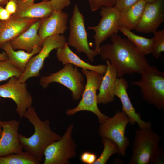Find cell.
I'll return each instance as SVG.
<instances>
[{
	"label": "cell",
	"instance_id": "cell-5",
	"mask_svg": "<svg viewBox=\"0 0 164 164\" xmlns=\"http://www.w3.org/2000/svg\"><path fill=\"white\" fill-rule=\"evenodd\" d=\"M81 71L87 79L82 98L75 108L67 109L66 113L68 116H72L81 111H89L95 114L99 123L102 124L109 117L100 111L97 100V91L99 90L104 74L85 69H82Z\"/></svg>",
	"mask_w": 164,
	"mask_h": 164
},
{
	"label": "cell",
	"instance_id": "cell-27",
	"mask_svg": "<svg viewBox=\"0 0 164 164\" xmlns=\"http://www.w3.org/2000/svg\"><path fill=\"white\" fill-rule=\"evenodd\" d=\"M22 72L8 60H0V82L6 81L12 77L19 78Z\"/></svg>",
	"mask_w": 164,
	"mask_h": 164
},
{
	"label": "cell",
	"instance_id": "cell-15",
	"mask_svg": "<svg viewBox=\"0 0 164 164\" xmlns=\"http://www.w3.org/2000/svg\"><path fill=\"white\" fill-rule=\"evenodd\" d=\"M128 87L127 81L123 77L118 78L115 81L114 93L115 96L120 99L122 104V111L127 115L129 119V123L133 125L137 123L140 128L151 127L150 122L142 120L140 114L136 112L132 105L127 92Z\"/></svg>",
	"mask_w": 164,
	"mask_h": 164
},
{
	"label": "cell",
	"instance_id": "cell-28",
	"mask_svg": "<svg viewBox=\"0 0 164 164\" xmlns=\"http://www.w3.org/2000/svg\"><path fill=\"white\" fill-rule=\"evenodd\" d=\"M153 34L151 53L155 58L158 59L164 51V30L157 31Z\"/></svg>",
	"mask_w": 164,
	"mask_h": 164
},
{
	"label": "cell",
	"instance_id": "cell-8",
	"mask_svg": "<svg viewBox=\"0 0 164 164\" xmlns=\"http://www.w3.org/2000/svg\"><path fill=\"white\" fill-rule=\"evenodd\" d=\"M69 23L70 32L67 45L74 47L77 53H85L89 60L93 61L95 56L99 53L90 48L84 17L76 4L74 5Z\"/></svg>",
	"mask_w": 164,
	"mask_h": 164
},
{
	"label": "cell",
	"instance_id": "cell-38",
	"mask_svg": "<svg viewBox=\"0 0 164 164\" xmlns=\"http://www.w3.org/2000/svg\"><path fill=\"white\" fill-rule=\"evenodd\" d=\"M1 101V97H0V102ZM1 121L0 120V137L2 135V129L1 124Z\"/></svg>",
	"mask_w": 164,
	"mask_h": 164
},
{
	"label": "cell",
	"instance_id": "cell-22",
	"mask_svg": "<svg viewBox=\"0 0 164 164\" xmlns=\"http://www.w3.org/2000/svg\"><path fill=\"white\" fill-rule=\"evenodd\" d=\"M144 0H139L126 9L120 12L119 26L131 30L135 29L146 4Z\"/></svg>",
	"mask_w": 164,
	"mask_h": 164
},
{
	"label": "cell",
	"instance_id": "cell-2",
	"mask_svg": "<svg viewBox=\"0 0 164 164\" xmlns=\"http://www.w3.org/2000/svg\"><path fill=\"white\" fill-rule=\"evenodd\" d=\"M24 117L27 118L33 125L34 132L28 138L19 133L18 140L25 152L41 162L46 148L60 139L61 136L52 130L48 120L42 121L40 119L32 106L27 109Z\"/></svg>",
	"mask_w": 164,
	"mask_h": 164
},
{
	"label": "cell",
	"instance_id": "cell-6",
	"mask_svg": "<svg viewBox=\"0 0 164 164\" xmlns=\"http://www.w3.org/2000/svg\"><path fill=\"white\" fill-rule=\"evenodd\" d=\"M84 77L78 70L77 67L70 63L65 65L60 70L48 76H42L39 80L40 85L46 88L53 82L58 83L64 86L72 92L73 100H79L84 90Z\"/></svg>",
	"mask_w": 164,
	"mask_h": 164
},
{
	"label": "cell",
	"instance_id": "cell-40",
	"mask_svg": "<svg viewBox=\"0 0 164 164\" xmlns=\"http://www.w3.org/2000/svg\"><path fill=\"white\" fill-rule=\"evenodd\" d=\"M35 0H27L26 1V2L29 3H34V2Z\"/></svg>",
	"mask_w": 164,
	"mask_h": 164
},
{
	"label": "cell",
	"instance_id": "cell-9",
	"mask_svg": "<svg viewBox=\"0 0 164 164\" xmlns=\"http://www.w3.org/2000/svg\"><path fill=\"white\" fill-rule=\"evenodd\" d=\"M129 123V118L125 113L118 111L114 116L109 117L100 124L98 128L99 136L114 142L118 147L119 155L122 157L125 156L126 149L130 143L129 139L125 135V128Z\"/></svg>",
	"mask_w": 164,
	"mask_h": 164
},
{
	"label": "cell",
	"instance_id": "cell-1",
	"mask_svg": "<svg viewBox=\"0 0 164 164\" xmlns=\"http://www.w3.org/2000/svg\"><path fill=\"white\" fill-rule=\"evenodd\" d=\"M111 43L100 47L103 60H108L115 68L118 78L127 74H140L149 65L145 56L128 39L118 34L111 37Z\"/></svg>",
	"mask_w": 164,
	"mask_h": 164
},
{
	"label": "cell",
	"instance_id": "cell-34",
	"mask_svg": "<svg viewBox=\"0 0 164 164\" xmlns=\"http://www.w3.org/2000/svg\"><path fill=\"white\" fill-rule=\"evenodd\" d=\"M11 15L5 8L0 5V20L7 21L10 19Z\"/></svg>",
	"mask_w": 164,
	"mask_h": 164
},
{
	"label": "cell",
	"instance_id": "cell-21",
	"mask_svg": "<svg viewBox=\"0 0 164 164\" xmlns=\"http://www.w3.org/2000/svg\"><path fill=\"white\" fill-rule=\"evenodd\" d=\"M56 56L58 60L63 65L70 63L82 69L95 71L104 75L106 70V65H93L83 60L71 50L67 43L63 47L57 49Z\"/></svg>",
	"mask_w": 164,
	"mask_h": 164
},
{
	"label": "cell",
	"instance_id": "cell-35",
	"mask_svg": "<svg viewBox=\"0 0 164 164\" xmlns=\"http://www.w3.org/2000/svg\"><path fill=\"white\" fill-rule=\"evenodd\" d=\"M8 60V56L5 52L0 53V60Z\"/></svg>",
	"mask_w": 164,
	"mask_h": 164
},
{
	"label": "cell",
	"instance_id": "cell-24",
	"mask_svg": "<svg viewBox=\"0 0 164 164\" xmlns=\"http://www.w3.org/2000/svg\"><path fill=\"white\" fill-rule=\"evenodd\" d=\"M119 30L128 39L144 56L151 53L152 38H148L135 34L131 30L119 26Z\"/></svg>",
	"mask_w": 164,
	"mask_h": 164
},
{
	"label": "cell",
	"instance_id": "cell-41",
	"mask_svg": "<svg viewBox=\"0 0 164 164\" xmlns=\"http://www.w3.org/2000/svg\"><path fill=\"white\" fill-rule=\"evenodd\" d=\"M24 1H26L27 0H23Z\"/></svg>",
	"mask_w": 164,
	"mask_h": 164
},
{
	"label": "cell",
	"instance_id": "cell-16",
	"mask_svg": "<svg viewBox=\"0 0 164 164\" xmlns=\"http://www.w3.org/2000/svg\"><path fill=\"white\" fill-rule=\"evenodd\" d=\"M68 14L62 10H55L47 17L43 19L38 30L42 42L49 36L63 34L68 29Z\"/></svg>",
	"mask_w": 164,
	"mask_h": 164
},
{
	"label": "cell",
	"instance_id": "cell-3",
	"mask_svg": "<svg viewBox=\"0 0 164 164\" xmlns=\"http://www.w3.org/2000/svg\"><path fill=\"white\" fill-rule=\"evenodd\" d=\"M162 137L151 127L135 131L129 164H163L164 151L159 145Z\"/></svg>",
	"mask_w": 164,
	"mask_h": 164
},
{
	"label": "cell",
	"instance_id": "cell-19",
	"mask_svg": "<svg viewBox=\"0 0 164 164\" xmlns=\"http://www.w3.org/2000/svg\"><path fill=\"white\" fill-rule=\"evenodd\" d=\"M107 69L102 78L97 95L98 104H105L113 101L115 84L118 78L117 72L108 60H106Z\"/></svg>",
	"mask_w": 164,
	"mask_h": 164
},
{
	"label": "cell",
	"instance_id": "cell-14",
	"mask_svg": "<svg viewBox=\"0 0 164 164\" xmlns=\"http://www.w3.org/2000/svg\"><path fill=\"white\" fill-rule=\"evenodd\" d=\"M2 129L0 137V157L22 151L18 139L19 122L15 119L1 121Z\"/></svg>",
	"mask_w": 164,
	"mask_h": 164
},
{
	"label": "cell",
	"instance_id": "cell-10",
	"mask_svg": "<svg viewBox=\"0 0 164 164\" xmlns=\"http://www.w3.org/2000/svg\"><path fill=\"white\" fill-rule=\"evenodd\" d=\"M66 43V38L62 35L52 36L45 39L40 51L30 59L25 70L18 78L19 80L22 83H26L30 78L39 77L44 61L48 57L51 51L55 49L63 47Z\"/></svg>",
	"mask_w": 164,
	"mask_h": 164
},
{
	"label": "cell",
	"instance_id": "cell-33",
	"mask_svg": "<svg viewBox=\"0 0 164 164\" xmlns=\"http://www.w3.org/2000/svg\"><path fill=\"white\" fill-rule=\"evenodd\" d=\"M17 7V0H9L6 4L5 9L11 15L14 14Z\"/></svg>",
	"mask_w": 164,
	"mask_h": 164
},
{
	"label": "cell",
	"instance_id": "cell-12",
	"mask_svg": "<svg viewBox=\"0 0 164 164\" xmlns=\"http://www.w3.org/2000/svg\"><path fill=\"white\" fill-rule=\"evenodd\" d=\"M0 97L13 100L16 105V111L20 118L24 117L27 109L32 106L33 97L26 83L12 77L5 84L0 85Z\"/></svg>",
	"mask_w": 164,
	"mask_h": 164
},
{
	"label": "cell",
	"instance_id": "cell-32",
	"mask_svg": "<svg viewBox=\"0 0 164 164\" xmlns=\"http://www.w3.org/2000/svg\"><path fill=\"white\" fill-rule=\"evenodd\" d=\"M97 158L95 153L88 152L82 153L80 156L81 162L86 164H93Z\"/></svg>",
	"mask_w": 164,
	"mask_h": 164
},
{
	"label": "cell",
	"instance_id": "cell-30",
	"mask_svg": "<svg viewBox=\"0 0 164 164\" xmlns=\"http://www.w3.org/2000/svg\"><path fill=\"white\" fill-rule=\"evenodd\" d=\"M139 0H116L114 7L120 12L134 5Z\"/></svg>",
	"mask_w": 164,
	"mask_h": 164
},
{
	"label": "cell",
	"instance_id": "cell-37",
	"mask_svg": "<svg viewBox=\"0 0 164 164\" xmlns=\"http://www.w3.org/2000/svg\"><path fill=\"white\" fill-rule=\"evenodd\" d=\"M9 0H0V5H4L6 4Z\"/></svg>",
	"mask_w": 164,
	"mask_h": 164
},
{
	"label": "cell",
	"instance_id": "cell-18",
	"mask_svg": "<svg viewBox=\"0 0 164 164\" xmlns=\"http://www.w3.org/2000/svg\"><path fill=\"white\" fill-rule=\"evenodd\" d=\"M43 19H39L24 32L10 41L14 50H24L30 53L35 46H42L38 30Z\"/></svg>",
	"mask_w": 164,
	"mask_h": 164
},
{
	"label": "cell",
	"instance_id": "cell-39",
	"mask_svg": "<svg viewBox=\"0 0 164 164\" xmlns=\"http://www.w3.org/2000/svg\"><path fill=\"white\" fill-rule=\"evenodd\" d=\"M145 0L146 2L147 3H149L152 2L156 0Z\"/></svg>",
	"mask_w": 164,
	"mask_h": 164
},
{
	"label": "cell",
	"instance_id": "cell-20",
	"mask_svg": "<svg viewBox=\"0 0 164 164\" xmlns=\"http://www.w3.org/2000/svg\"><path fill=\"white\" fill-rule=\"evenodd\" d=\"M39 19L10 18L6 21L5 26L0 35V48L5 43L10 42L24 32Z\"/></svg>",
	"mask_w": 164,
	"mask_h": 164
},
{
	"label": "cell",
	"instance_id": "cell-29",
	"mask_svg": "<svg viewBox=\"0 0 164 164\" xmlns=\"http://www.w3.org/2000/svg\"><path fill=\"white\" fill-rule=\"evenodd\" d=\"M88 1L92 12L95 11L103 7H114L116 3V0H88Z\"/></svg>",
	"mask_w": 164,
	"mask_h": 164
},
{
	"label": "cell",
	"instance_id": "cell-4",
	"mask_svg": "<svg viewBox=\"0 0 164 164\" xmlns=\"http://www.w3.org/2000/svg\"><path fill=\"white\" fill-rule=\"evenodd\" d=\"M141 78L132 83L140 89L142 98L159 110L164 109V72L150 65L140 74Z\"/></svg>",
	"mask_w": 164,
	"mask_h": 164
},
{
	"label": "cell",
	"instance_id": "cell-26",
	"mask_svg": "<svg viewBox=\"0 0 164 164\" xmlns=\"http://www.w3.org/2000/svg\"><path fill=\"white\" fill-rule=\"evenodd\" d=\"M102 142L104 145L103 150L93 164H105L111 156L119 153L118 145L112 140L107 138L102 137Z\"/></svg>",
	"mask_w": 164,
	"mask_h": 164
},
{
	"label": "cell",
	"instance_id": "cell-31",
	"mask_svg": "<svg viewBox=\"0 0 164 164\" xmlns=\"http://www.w3.org/2000/svg\"><path fill=\"white\" fill-rule=\"evenodd\" d=\"M50 5L53 10H62L70 4V0H50Z\"/></svg>",
	"mask_w": 164,
	"mask_h": 164
},
{
	"label": "cell",
	"instance_id": "cell-17",
	"mask_svg": "<svg viewBox=\"0 0 164 164\" xmlns=\"http://www.w3.org/2000/svg\"><path fill=\"white\" fill-rule=\"evenodd\" d=\"M53 11L50 0H43L37 3H30L23 0H17V10L11 15L10 18L45 19L49 16Z\"/></svg>",
	"mask_w": 164,
	"mask_h": 164
},
{
	"label": "cell",
	"instance_id": "cell-25",
	"mask_svg": "<svg viewBox=\"0 0 164 164\" xmlns=\"http://www.w3.org/2000/svg\"><path fill=\"white\" fill-rule=\"evenodd\" d=\"M40 162L30 154L23 151L0 157V164H39Z\"/></svg>",
	"mask_w": 164,
	"mask_h": 164
},
{
	"label": "cell",
	"instance_id": "cell-13",
	"mask_svg": "<svg viewBox=\"0 0 164 164\" xmlns=\"http://www.w3.org/2000/svg\"><path fill=\"white\" fill-rule=\"evenodd\" d=\"M164 21V0L147 3L135 30L145 33H153Z\"/></svg>",
	"mask_w": 164,
	"mask_h": 164
},
{
	"label": "cell",
	"instance_id": "cell-11",
	"mask_svg": "<svg viewBox=\"0 0 164 164\" xmlns=\"http://www.w3.org/2000/svg\"><path fill=\"white\" fill-rule=\"evenodd\" d=\"M120 13L114 6L103 7L100 12L101 18L98 25L88 27V29L93 30L95 32V34L93 36L94 40V50L99 54L101 44L108 37L118 34L119 31Z\"/></svg>",
	"mask_w": 164,
	"mask_h": 164
},
{
	"label": "cell",
	"instance_id": "cell-23",
	"mask_svg": "<svg viewBox=\"0 0 164 164\" xmlns=\"http://www.w3.org/2000/svg\"><path fill=\"white\" fill-rule=\"evenodd\" d=\"M42 47V46H35L30 53L23 50L15 51L13 49L9 41L4 43L1 48L7 54L10 62L23 73L30 59L39 52Z\"/></svg>",
	"mask_w": 164,
	"mask_h": 164
},
{
	"label": "cell",
	"instance_id": "cell-7",
	"mask_svg": "<svg viewBox=\"0 0 164 164\" xmlns=\"http://www.w3.org/2000/svg\"><path fill=\"white\" fill-rule=\"evenodd\" d=\"M73 127L70 124L61 138L46 148L43 164H68L69 159L76 156L77 145L72 136Z\"/></svg>",
	"mask_w": 164,
	"mask_h": 164
},
{
	"label": "cell",
	"instance_id": "cell-36",
	"mask_svg": "<svg viewBox=\"0 0 164 164\" xmlns=\"http://www.w3.org/2000/svg\"><path fill=\"white\" fill-rule=\"evenodd\" d=\"M5 24V21L0 20V35L3 30Z\"/></svg>",
	"mask_w": 164,
	"mask_h": 164
}]
</instances>
